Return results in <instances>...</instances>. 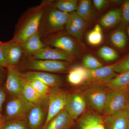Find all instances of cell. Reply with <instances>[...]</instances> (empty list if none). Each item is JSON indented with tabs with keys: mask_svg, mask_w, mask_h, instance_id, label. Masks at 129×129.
<instances>
[{
	"mask_svg": "<svg viewBox=\"0 0 129 129\" xmlns=\"http://www.w3.org/2000/svg\"><path fill=\"white\" fill-rule=\"evenodd\" d=\"M127 88L111 90L108 92L103 111L106 116L126 109L129 103Z\"/></svg>",
	"mask_w": 129,
	"mask_h": 129,
	"instance_id": "cell-1",
	"label": "cell"
},
{
	"mask_svg": "<svg viewBox=\"0 0 129 129\" xmlns=\"http://www.w3.org/2000/svg\"><path fill=\"white\" fill-rule=\"evenodd\" d=\"M69 94L58 87H52L48 95V108L43 127L58 113L65 108Z\"/></svg>",
	"mask_w": 129,
	"mask_h": 129,
	"instance_id": "cell-2",
	"label": "cell"
},
{
	"mask_svg": "<svg viewBox=\"0 0 129 129\" xmlns=\"http://www.w3.org/2000/svg\"><path fill=\"white\" fill-rule=\"evenodd\" d=\"M34 105L27 101L22 95L14 96L8 102L6 106V120L16 118L26 119Z\"/></svg>",
	"mask_w": 129,
	"mask_h": 129,
	"instance_id": "cell-3",
	"label": "cell"
},
{
	"mask_svg": "<svg viewBox=\"0 0 129 129\" xmlns=\"http://www.w3.org/2000/svg\"><path fill=\"white\" fill-rule=\"evenodd\" d=\"M43 12L39 11L33 14L17 32L12 40L22 45L32 36L37 33Z\"/></svg>",
	"mask_w": 129,
	"mask_h": 129,
	"instance_id": "cell-4",
	"label": "cell"
},
{
	"mask_svg": "<svg viewBox=\"0 0 129 129\" xmlns=\"http://www.w3.org/2000/svg\"><path fill=\"white\" fill-rule=\"evenodd\" d=\"M69 66V63L64 61L34 59L28 63L27 67L37 71L61 73L67 70Z\"/></svg>",
	"mask_w": 129,
	"mask_h": 129,
	"instance_id": "cell-5",
	"label": "cell"
},
{
	"mask_svg": "<svg viewBox=\"0 0 129 129\" xmlns=\"http://www.w3.org/2000/svg\"><path fill=\"white\" fill-rule=\"evenodd\" d=\"M5 83L6 90L14 96L22 95V77L16 66H8Z\"/></svg>",
	"mask_w": 129,
	"mask_h": 129,
	"instance_id": "cell-6",
	"label": "cell"
},
{
	"mask_svg": "<svg viewBox=\"0 0 129 129\" xmlns=\"http://www.w3.org/2000/svg\"><path fill=\"white\" fill-rule=\"evenodd\" d=\"M0 45L8 67L15 66L20 60L22 54L21 45L13 40L7 42H0Z\"/></svg>",
	"mask_w": 129,
	"mask_h": 129,
	"instance_id": "cell-7",
	"label": "cell"
},
{
	"mask_svg": "<svg viewBox=\"0 0 129 129\" xmlns=\"http://www.w3.org/2000/svg\"><path fill=\"white\" fill-rule=\"evenodd\" d=\"M86 106L85 98L82 95L78 93L69 95L65 108L73 120H76L82 114Z\"/></svg>",
	"mask_w": 129,
	"mask_h": 129,
	"instance_id": "cell-8",
	"label": "cell"
},
{
	"mask_svg": "<svg viewBox=\"0 0 129 129\" xmlns=\"http://www.w3.org/2000/svg\"><path fill=\"white\" fill-rule=\"evenodd\" d=\"M36 60H58L69 61L73 59V55L59 50L46 47L32 54Z\"/></svg>",
	"mask_w": 129,
	"mask_h": 129,
	"instance_id": "cell-9",
	"label": "cell"
},
{
	"mask_svg": "<svg viewBox=\"0 0 129 129\" xmlns=\"http://www.w3.org/2000/svg\"><path fill=\"white\" fill-rule=\"evenodd\" d=\"M45 99V98H44ZM34 104L27 116L29 129H40L45 118V112L43 100Z\"/></svg>",
	"mask_w": 129,
	"mask_h": 129,
	"instance_id": "cell-10",
	"label": "cell"
},
{
	"mask_svg": "<svg viewBox=\"0 0 129 129\" xmlns=\"http://www.w3.org/2000/svg\"><path fill=\"white\" fill-rule=\"evenodd\" d=\"M22 78L27 80L38 79L50 87H58L62 84V79L53 74L40 72H27L21 74Z\"/></svg>",
	"mask_w": 129,
	"mask_h": 129,
	"instance_id": "cell-11",
	"label": "cell"
},
{
	"mask_svg": "<svg viewBox=\"0 0 129 129\" xmlns=\"http://www.w3.org/2000/svg\"><path fill=\"white\" fill-rule=\"evenodd\" d=\"M113 65L101 67L93 70H88V80L98 83H107L117 75Z\"/></svg>",
	"mask_w": 129,
	"mask_h": 129,
	"instance_id": "cell-12",
	"label": "cell"
},
{
	"mask_svg": "<svg viewBox=\"0 0 129 129\" xmlns=\"http://www.w3.org/2000/svg\"><path fill=\"white\" fill-rule=\"evenodd\" d=\"M129 118L126 109L107 115L104 121L105 129H127Z\"/></svg>",
	"mask_w": 129,
	"mask_h": 129,
	"instance_id": "cell-13",
	"label": "cell"
},
{
	"mask_svg": "<svg viewBox=\"0 0 129 129\" xmlns=\"http://www.w3.org/2000/svg\"><path fill=\"white\" fill-rule=\"evenodd\" d=\"M85 21L76 11L71 13L65 25L66 29L73 37L80 39L85 28Z\"/></svg>",
	"mask_w": 129,
	"mask_h": 129,
	"instance_id": "cell-14",
	"label": "cell"
},
{
	"mask_svg": "<svg viewBox=\"0 0 129 129\" xmlns=\"http://www.w3.org/2000/svg\"><path fill=\"white\" fill-rule=\"evenodd\" d=\"M108 92L104 90L95 89L89 91L85 94V98L90 106L97 111H103Z\"/></svg>",
	"mask_w": 129,
	"mask_h": 129,
	"instance_id": "cell-15",
	"label": "cell"
},
{
	"mask_svg": "<svg viewBox=\"0 0 129 129\" xmlns=\"http://www.w3.org/2000/svg\"><path fill=\"white\" fill-rule=\"evenodd\" d=\"M74 123L64 108L56 115L42 129H69Z\"/></svg>",
	"mask_w": 129,
	"mask_h": 129,
	"instance_id": "cell-16",
	"label": "cell"
},
{
	"mask_svg": "<svg viewBox=\"0 0 129 129\" xmlns=\"http://www.w3.org/2000/svg\"><path fill=\"white\" fill-rule=\"evenodd\" d=\"M70 13L62 11L58 9H53L48 15V22L50 27L54 30L62 28L66 25Z\"/></svg>",
	"mask_w": 129,
	"mask_h": 129,
	"instance_id": "cell-17",
	"label": "cell"
},
{
	"mask_svg": "<svg viewBox=\"0 0 129 129\" xmlns=\"http://www.w3.org/2000/svg\"><path fill=\"white\" fill-rule=\"evenodd\" d=\"M52 45L71 55L76 54L78 52L77 45L73 40L67 36H62L57 37L52 42Z\"/></svg>",
	"mask_w": 129,
	"mask_h": 129,
	"instance_id": "cell-18",
	"label": "cell"
},
{
	"mask_svg": "<svg viewBox=\"0 0 129 129\" xmlns=\"http://www.w3.org/2000/svg\"><path fill=\"white\" fill-rule=\"evenodd\" d=\"M88 80V70L81 66H76L70 70L68 75V80L71 84L80 85Z\"/></svg>",
	"mask_w": 129,
	"mask_h": 129,
	"instance_id": "cell-19",
	"label": "cell"
},
{
	"mask_svg": "<svg viewBox=\"0 0 129 129\" xmlns=\"http://www.w3.org/2000/svg\"><path fill=\"white\" fill-rule=\"evenodd\" d=\"M22 95L27 101L34 104L38 103L46 97L37 92L29 84L27 81L23 78H22Z\"/></svg>",
	"mask_w": 129,
	"mask_h": 129,
	"instance_id": "cell-20",
	"label": "cell"
},
{
	"mask_svg": "<svg viewBox=\"0 0 129 129\" xmlns=\"http://www.w3.org/2000/svg\"><path fill=\"white\" fill-rule=\"evenodd\" d=\"M122 18V9H114L107 13L102 17L100 23L104 27H112L117 24Z\"/></svg>",
	"mask_w": 129,
	"mask_h": 129,
	"instance_id": "cell-21",
	"label": "cell"
},
{
	"mask_svg": "<svg viewBox=\"0 0 129 129\" xmlns=\"http://www.w3.org/2000/svg\"><path fill=\"white\" fill-rule=\"evenodd\" d=\"M21 46L25 51L32 54L39 51L45 47L38 33L29 38Z\"/></svg>",
	"mask_w": 129,
	"mask_h": 129,
	"instance_id": "cell-22",
	"label": "cell"
},
{
	"mask_svg": "<svg viewBox=\"0 0 129 129\" xmlns=\"http://www.w3.org/2000/svg\"><path fill=\"white\" fill-rule=\"evenodd\" d=\"M111 90L126 88L129 86V72L119 74L107 84Z\"/></svg>",
	"mask_w": 129,
	"mask_h": 129,
	"instance_id": "cell-23",
	"label": "cell"
},
{
	"mask_svg": "<svg viewBox=\"0 0 129 129\" xmlns=\"http://www.w3.org/2000/svg\"><path fill=\"white\" fill-rule=\"evenodd\" d=\"M103 39L102 29L101 25L97 24L87 35L86 40L91 45L96 46L101 44Z\"/></svg>",
	"mask_w": 129,
	"mask_h": 129,
	"instance_id": "cell-24",
	"label": "cell"
},
{
	"mask_svg": "<svg viewBox=\"0 0 129 129\" xmlns=\"http://www.w3.org/2000/svg\"><path fill=\"white\" fill-rule=\"evenodd\" d=\"M110 40L112 44L118 49H123L127 43V37L123 30H116L111 35Z\"/></svg>",
	"mask_w": 129,
	"mask_h": 129,
	"instance_id": "cell-25",
	"label": "cell"
},
{
	"mask_svg": "<svg viewBox=\"0 0 129 129\" xmlns=\"http://www.w3.org/2000/svg\"><path fill=\"white\" fill-rule=\"evenodd\" d=\"M77 14L84 21L90 17L92 12L91 2L89 0H82L79 2L76 11Z\"/></svg>",
	"mask_w": 129,
	"mask_h": 129,
	"instance_id": "cell-26",
	"label": "cell"
},
{
	"mask_svg": "<svg viewBox=\"0 0 129 129\" xmlns=\"http://www.w3.org/2000/svg\"><path fill=\"white\" fill-rule=\"evenodd\" d=\"M2 129H29V128L27 119L16 118L5 120Z\"/></svg>",
	"mask_w": 129,
	"mask_h": 129,
	"instance_id": "cell-27",
	"label": "cell"
},
{
	"mask_svg": "<svg viewBox=\"0 0 129 129\" xmlns=\"http://www.w3.org/2000/svg\"><path fill=\"white\" fill-rule=\"evenodd\" d=\"M78 5L77 0H61L56 2V7L60 11L70 13L76 11Z\"/></svg>",
	"mask_w": 129,
	"mask_h": 129,
	"instance_id": "cell-28",
	"label": "cell"
},
{
	"mask_svg": "<svg viewBox=\"0 0 129 129\" xmlns=\"http://www.w3.org/2000/svg\"><path fill=\"white\" fill-rule=\"evenodd\" d=\"M99 57L106 62H111L117 59L119 55L113 48L108 46H103L98 51Z\"/></svg>",
	"mask_w": 129,
	"mask_h": 129,
	"instance_id": "cell-29",
	"label": "cell"
},
{
	"mask_svg": "<svg viewBox=\"0 0 129 129\" xmlns=\"http://www.w3.org/2000/svg\"><path fill=\"white\" fill-rule=\"evenodd\" d=\"M83 67L88 70H93L103 67L102 63L90 54H87L83 57Z\"/></svg>",
	"mask_w": 129,
	"mask_h": 129,
	"instance_id": "cell-30",
	"label": "cell"
},
{
	"mask_svg": "<svg viewBox=\"0 0 129 129\" xmlns=\"http://www.w3.org/2000/svg\"><path fill=\"white\" fill-rule=\"evenodd\" d=\"M27 81L37 92L44 96H48L50 89V87L48 86L38 79H32Z\"/></svg>",
	"mask_w": 129,
	"mask_h": 129,
	"instance_id": "cell-31",
	"label": "cell"
},
{
	"mask_svg": "<svg viewBox=\"0 0 129 129\" xmlns=\"http://www.w3.org/2000/svg\"><path fill=\"white\" fill-rule=\"evenodd\" d=\"M113 65L116 73L121 74L129 72V55L122 61Z\"/></svg>",
	"mask_w": 129,
	"mask_h": 129,
	"instance_id": "cell-32",
	"label": "cell"
},
{
	"mask_svg": "<svg viewBox=\"0 0 129 129\" xmlns=\"http://www.w3.org/2000/svg\"><path fill=\"white\" fill-rule=\"evenodd\" d=\"M122 19L125 24H129V1L123 4L122 9Z\"/></svg>",
	"mask_w": 129,
	"mask_h": 129,
	"instance_id": "cell-33",
	"label": "cell"
},
{
	"mask_svg": "<svg viewBox=\"0 0 129 129\" xmlns=\"http://www.w3.org/2000/svg\"><path fill=\"white\" fill-rule=\"evenodd\" d=\"M93 5L97 10H100L105 7L108 3V1L106 0H94Z\"/></svg>",
	"mask_w": 129,
	"mask_h": 129,
	"instance_id": "cell-34",
	"label": "cell"
},
{
	"mask_svg": "<svg viewBox=\"0 0 129 129\" xmlns=\"http://www.w3.org/2000/svg\"><path fill=\"white\" fill-rule=\"evenodd\" d=\"M6 98L5 90L0 86V113L2 110L3 105L5 101Z\"/></svg>",
	"mask_w": 129,
	"mask_h": 129,
	"instance_id": "cell-35",
	"label": "cell"
},
{
	"mask_svg": "<svg viewBox=\"0 0 129 129\" xmlns=\"http://www.w3.org/2000/svg\"><path fill=\"white\" fill-rule=\"evenodd\" d=\"M0 66L2 68H8V65L3 55L2 48L0 45Z\"/></svg>",
	"mask_w": 129,
	"mask_h": 129,
	"instance_id": "cell-36",
	"label": "cell"
},
{
	"mask_svg": "<svg viewBox=\"0 0 129 129\" xmlns=\"http://www.w3.org/2000/svg\"><path fill=\"white\" fill-rule=\"evenodd\" d=\"M5 120V118L0 113V129H2L3 124Z\"/></svg>",
	"mask_w": 129,
	"mask_h": 129,
	"instance_id": "cell-37",
	"label": "cell"
},
{
	"mask_svg": "<svg viewBox=\"0 0 129 129\" xmlns=\"http://www.w3.org/2000/svg\"><path fill=\"white\" fill-rule=\"evenodd\" d=\"M126 110L128 113V117L129 118V103L128 104V106H127V108L126 109Z\"/></svg>",
	"mask_w": 129,
	"mask_h": 129,
	"instance_id": "cell-38",
	"label": "cell"
},
{
	"mask_svg": "<svg viewBox=\"0 0 129 129\" xmlns=\"http://www.w3.org/2000/svg\"><path fill=\"white\" fill-rule=\"evenodd\" d=\"M2 77L3 75L2 73L1 72V71H0V80H1L2 79Z\"/></svg>",
	"mask_w": 129,
	"mask_h": 129,
	"instance_id": "cell-39",
	"label": "cell"
},
{
	"mask_svg": "<svg viewBox=\"0 0 129 129\" xmlns=\"http://www.w3.org/2000/svg\"><path fill=\"white\" fill-rule=\"evenodd\" d=\"M127 93H128V98L129 101V86L127 88Z\"/></svg>",
	"mask_w": 129,
	"mask_h": 129,
	"instance_id": "cell-40",
	"label": "cell"
},
{
	"mask_svg": "<svg viewBox=\"0 0 129 129\" xmlns=\"http://www.w3.org/2000/svg\"><path fill=\"white\" fill-rule=\"evenodd\" d=\"M127 32H128V35L129 37V25L128 26V28H127Z\"/></svg>",
	"mask_w": 129,
	"mask_h": 129,
	"instance_id": "cell-41",
	"label": "cell"
},
{
	"mask_svg": "<svg viewBox=\"0 0 129 129\" xmlns=\"http://www.w3.org/2000/svg\"><path fill=\"white\" fill-rule=\"evenodd\" d=\"M127 129H129V121L128 122V127H127Z\"/></svg>",
	"mask_w": 129,
	"mask_h": 129,
	"instance_id": "cell-42",
	"label": "cell"
},
{
	"mask_svg": "<svg viewBox=\"0 0 129 129\" xmlns=\"http://www.w3.org/2000/svg\"><path fill=\"white\" fill-rule=\"evenodd\" d=\"M2 67H1V66H0V68H1Z\"/></svg>",
	"mask_w": 129,
	"mask_h": 129,
	"instance_id": "cell-43",
	"label": "cell"
}]
</instances>
